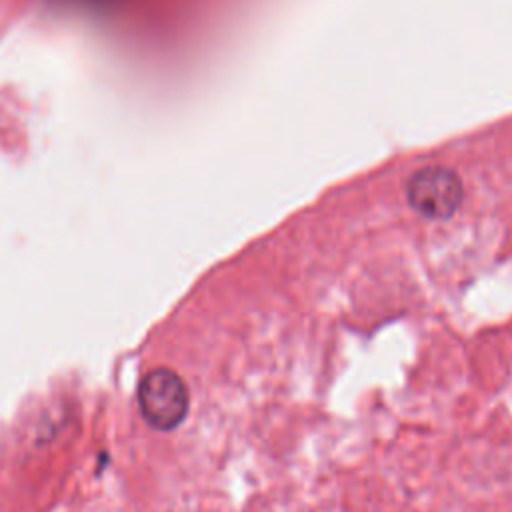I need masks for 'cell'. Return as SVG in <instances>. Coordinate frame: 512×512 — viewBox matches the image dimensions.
<instances>
[{
	"instance_id": "obj_1",
	"label": "cell",
	"mask_w": 512,
	"mask_h": 512,
	"mask_svg": "<svg viewBox=\"0 0 512 512\" xmlns=\"http://www.w3.org/2000/svg\"><path fill=\"white\" fill-rule=\"evenodd\" d=\"M138 408L146 424L168 432L182 424L188 414L190 394L180 374L170 368H152L138 384Z\"/></svg>"
},
{
	"instance_id": "obj_2",
	"label": "cell",
	"mask_w": 512,
	"mask_h": 512,
	"mask_svg": "<svg viewBox=\"0 0 512 512\" xmlns=\"http://www.w3.org/2000/svg\"><path fill=\"white\" fill-rule=\"evenodd\" d=\"M406 200L426 220H448L464 202V184L448 166H424L408 178Z\"/></svg>"
}]
</instances>
